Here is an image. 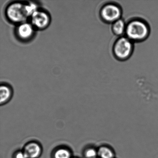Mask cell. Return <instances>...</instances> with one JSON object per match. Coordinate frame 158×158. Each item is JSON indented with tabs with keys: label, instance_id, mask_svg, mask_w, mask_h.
Wrapping results in <instances>:
<instances>
[{
	"label": "cell",
	"instance_id": "7",
	"mask_svg": "<svg viewBox=\"0 0 158 158\" xmlns=\"http://www.w3.org/2000/svg\"><path fill=\"white\" fill-rule=\"evenodd\" d=\"M23 152L27 158H38L41 154V149L38 143L31 142L26 145Z\"/></svg>",
	"mask_w": 158,
	"mask_h": 158
},
{
	"label": "cell",
	"instance_id": "12",
	"mask_svg": "<svg viewBox=\"0 0 158 158\" xmlns=\"http://www.w3.org/2000/svg\"><path fill=\"white\" fill-rule=\"evenodd\" d=\"M84 156L86 158H98L97 149L93 148H88L85 150Z\"/></svg>",
	"mask_w": 158,
	"mask_h": 158
},
{
	"label": "cell",
	"instance_id": "5",
	"mask_svg": "<svg viewBox=\"0 0 158 158\" xmlns=\"http://www.w3.org/2000/svg\"><path fill=\"white\" fill-rule=\"evenodd\" d=\"M30 23L35 29H43L48 27L50 22L48 14L38 9L31 15Z\"/></svg>",
	"mask_w": 158,
	"mask_h": 158
},
{
	"label": "cell",
	"instance_id": "2",
	"mask_svg": "<svg viewBox=\"0 0 158 158\" xmlns=\"http://www.w3.org/2000/svg\"><path fill=\"white\" fill-rule=\"evenodd\" d=\"M26 3L16 2L11 3L6 8V17L11 22L18 24L25 22L30 16Z\"/></svg>",
	"mask_w": 158,
	"mask_h": 158
},
{
	"label": "cell",
	"instance_id": "10",
	"mask_svg": "<svg viewBox=\"0 0 158 158\" xmlns=\"http://www.w3.org/2000/svg\"><path fill=\"white\" fill-rule=\"evenodd\" d=\"M0 102L1 104L7 101L11 94L10 88L5 85H1L0 88Z\"/></svg>",
	"mask_w": 158,
	"mask_h": 158
},
{
	"label": "cell",
	"instance_id": "13",
	"mask_svg": "<svg viewBox=\"0 0 158 158\" xmlns=\"http://www.w3.org/2000/svg\"><path fill=\"white\" fill-rule=\"evenodd\" d=\"M15 158H27L24 152H18L15 154Z\"/></svg>",
	"mask_w": 158,
	"mask_h": 158
},
{
	"label": "cell",
	"instance_id": "1",
	"mask_svg": "<svg viewBox=\"0 0 158 158\" xmlns=\"http://www.w3.org/2000/svg\"><path fill=\"white\" fill-rule=\"evenodd\" d=\"M126 37L131 41L140 42L145 40L150 33L148 25L142 20L136 19L130 21L126 25Z\"/></svg>",
	"mask_w": 158,
	"mask_h": 158
},
{
	"label": "cell",
	"instance_id": "8",
	"mask_svg": "<svg viewBox=\"0 0 158 158\" xmlns=\"http://www.w3.org/2000/svg\"><path fill=\"white\" fill-rule=\"evenodd\" d=\"M126 25L121 18L112 23V30L114 35L121 36L125 32Z\"/></svg>",
	"mask_w": 158,
	"mask_h": 158
},
{
	"label": "cell",
	"instance_id": "14",
	"mask_svg": "<svg viewBox=\"0 0 158 158\" xmlns=\"http://www.w3.org/2000/svg\"></svg>",
	"mask_w": 158,
	"mask_h": 158
},
{
	"label": "cell",
	"instance_id": "4",
	"mask_svg": "<svg viewBox=\"0 0 158 158\" xmlns=\"http://www.w3.org/2000/svg\"><path fill=\"white\" fill-rule=\"evenodd\" d=\"M122 12L120 6L114 3H108L102 7L100 15L105 22L113 23L120 19Z\"/></svg>",
	"mask_w": 158,
	"mask_h": 158
},
{
	"label": "cell",
	"instance_id": "3",
	"mask_svg": "<svg viewBox=\"0 0 158 158\" xmlns=\"http://www.w3.org/2000/svg\"><path fill=\"white\" fill-rule=\"evenodd\" d=\"M133 42L126 36H121L118 39L113 48L114 56L117 59L122 61L130 58L134 49Z\"/></svg>",
	"mask_w": 158,
	"mask_h": 158
},
{
	"label": "cell",
	"instance_id": "9",
	"mask_svg": "<svg viewBox=\"0 0 158 158\" xmlns=\"http://www.w3.org/2000/svg\"><path fill=\"white\" fill-rule=\"evenodd\" d=\"M98 158H114V151L109 147L102 146L97 149Z\"/></svg>",
	"mask_w": 158,
	"mask_h": 158
},
{
	"label": "cell",
	"instance_id": "6",
	"mask_svg": "<svg viewBox=\"0 0 158 158\" xmlns=\"http://www.w3.org/2000/svg\"><path fill=\"white\" fill-rule=\"evenodd\" d=\"M35 29L30 22H25L18 24L16 29V35L22 40H29L33 36Z\"/></svg>",
	"mask_w": 158,
	"mask_h": 158
},
{
	"label": "cell",
	"instance_id": "11",
	"mask_svg": "<svg viewBox=\"0 0 158 158\" xmlns=\"http://www.w3.org/2000/svg\"><path fill=\"white\" fill-rule=\"evenodd\" d=\"M54 158H71L70 152L64 148L57 150L54 154Z\"/></svg>",
	"mask_w": 158,
	"mask_h": 158
}]
</instances>
